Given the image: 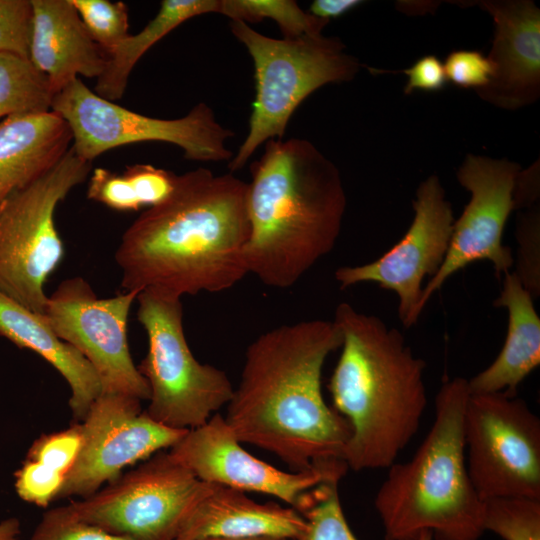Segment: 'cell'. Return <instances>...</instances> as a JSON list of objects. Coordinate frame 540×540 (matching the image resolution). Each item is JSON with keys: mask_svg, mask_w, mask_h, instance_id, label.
<instances>
[{"mask_svg": "<svg viewBox=\"0 0 540 540\" xmlns=\"http://www.w3.org/2000/svg\"><path fill=\"white\" fill-rule=\"evenodd\" d=\"M79 423L80 451L58 499L93 495L128 466L170 449L187 432L158 423L139 399L119 393L102 392Z\"/></svg>", "mask_w": 540, "mask_h": 540, "instance_id": "13", "label": "cell"}, {"mask_svg": "<svg viewBox=\"0 0 540 540\" xmlns=\"http://www.w3.org/2000/svg\"><path fill=\"white\" fill-rule=\"evenodd\" d=\"M341 344L335 323L322 319L284 324L250 343L225 416L237 439L292 471L344 461L351 428L321 387L324 363Z\"/></svg>", "mask_w": 540, "mask_h": 540, "instance_id": "1", "label": "cell"}, {"mask_svg": "<svg viewBox=\"0 0 540 540\" xmlns=\"http://www.w3.org/2000/svg\"><path fill=\"white\" fill-rule=\"evenodd\" d=\"M219 13L247 24L268 18L278 25L285 39L320 35L329 22L302 10L293 0H220Z\"/></svg>", "mask_w": 540, "mask_h": 540, "instance_id": "26", "label": "cell"}, {"mask_svg": "<svg viewBox=\"0 0 540 540\" xmlns=\"http://www.w3.org/2000/svg\"><path fill=\"white\" fill-rule=\"evenodd\" d=\"M338 484L337 480L329 481L309 492L301 513L306 525L294 540H358L344 515Z\"/></svg>", "mask_w": 540, "mask_h": 540, "instance_id": "28", "label": "cell"}, {"mask_svg": "<svg viewBox=\"0 0 540 540\" xmlns=\"http://www.w3.org/2000/svg\"><path fill=\"white\" fill-rule=\"evenodd\" d=\"M305 525V517L292 507L259 503L245 492L205 482L175 540L260 537L294 540Z\"/></svg>", "mask_w": 540, "mask_h": 540, "instance_id": "18", "label": "cell"}, {"mask_svg": "<svg viewBox=\"0 0 540 540\" xmlns=\"http://www.w3.org/2000/svg\"><path fill=\"white\" fill-rule=\"evenodd\" d=\"M51 110L66 121L71 148L87 162L123 145L152 141L176 145L194 161L229 162L233 157L226 144L233 131L203 102L183 117L155 118L100 97L76 78L54 94Z\"/></svg>", "mask_w": 540, "mask_h": 540, "instance_id": "9", "label": "cell"}, {"mask_svg": "<svg viewBox=\"0 0 540 540\" xmlns=\"http://www.w3.org/2000/svg\"><path fill=\"white\" fill-rule=\"evenodd\" d=\"M32 24L31 0H0V54L29 59Z\"/></svg>", "mask_w": 540, "mask_h": 540, "instance_id": "33", "label": "cell"}, {"mask_svg": "<svg viewBox=\"0 0 540 540\" xmlns=\"http://www.w3.org/2000/svg\"><path fill=\"white\" fill-rule=\"evenodd\" d=\"M533 299L514 272L504 274L493 304L507 309V334L494 361L468 380L471 394H517L518 386L539 366L540 318Z\"/></svg>", "mask_w": 540, "mask_h": 540, "instance_id": "21", "label": "cell"}, {"mask_svg": "<svg viewBox=\"0 0 540 540\" xmlns=\"http://www.w3.org/2000/svg\"><path fill=\"white\" fill-rule=\"evenodd\" d=\"M136 300L137 319L148 338L147 354L137 366L150 390L144 411L175 429L204 424L228 404L232 383L224 371L200 363L193 355L185 337L180 297L147 288Z\"/></svg>", "mask_w": 540, "mask_h": 540, "instance_id": "7", "label": "cell"}, {"mask_svg": "<svg viewBox=\"0 0 540 540\" xmlns=\"http://www.w3.org/2000/svg\"><path fill=\"white\" fill-rule=\"evenodd\" d=\"M240 444L225 417L215 413L204 424L187 430L168 452L202 482L273 496L300 513L311 490L340 481L348 469L344 461H336L283 471L254 457Z\"/></svg>", "mask_w": 540, "mask_h": 540, "instance_id": "16", "label": "cell"}, {"mask_svg": "<svg viewBox=\"0 0 540 540\" xmlns=\"http://www.w3.org/2000/svg\"><path fill=\"white\" fill-rule=\"evenodd\" d=\"M521 170L518 163L508 159L473 154L465 158L456 176L470 192V200L454 221L441 267L423 287L420 313L449 278L474 262H491L497 278L510 271L514 258L503 244V233L514 210V188Z\"/></svg>", "mask_w": 540, "mask_h": 540, "instance_id": "14", "label": "cell"}, {"mask_svg": "<svg viewBox=\"0 0 540 540\" xmlns=\"http://www.w3.org/2000/svg\"><path fill=\"white\" fill-rule=\"evenodd\" d=\"M414 217L401 240L379 258L335 271L341 289L374 282L398 297V315L406 328L419 316L423 282L441 267L450 243L454 217L445 190L436 175L422 181L413 201Z\"/></svg>", "mask_w": 540, "mask_h": 540, "instance_id": "15", "label": "cell"}, {"mask_svg": "<svg viewBox=\"0 0 540 540\" xmlns=\"http://www.w3.org/2000/svg\"><path fill=\"white\" fill-rule=\"evenodd\" d=\"M138 291L98 298L82 277L63 280L48 296L43 317L98 375L102 392L148 400L150 390L130 354L127 322Z\"/></svg>", "mask_w": 540, "mask_h": 540, "instance_id": "12", "label": "cell"}, {"mask_svg": "<svg viewBox=\"0 0 540 540\" xmlns=\"http://www.w3.org/2000/svg\"><path fill=\"white\" fill-rule=\"evenodd\" d=\"M230 31L248 50L255 79L249 130L228 162L232 173L262 143L284 138L290 118L310 94L330 83L351 81L361 64L346 52L338 37L320 34L275 39L242 21H231Z\"/></svg>", "mask_w": 540, "mask_h": 540, "instance_id": "6", "label": "cell"}, {"mask_svg": "<svg viewBox=\"0 0 540 540\" xmlns=\"http://www.w3.org/2000/svg\"><path fill=\"white\" fill-rule=\"evenodd\" d=\"M333 322L342 344L328 389L351 428L343 460L354 471L389 468L427 407L426 364L397 329L349 303L336 307Z\"/></svg>", "mask_w": 540, "mask_h": 540, "instance_id": "4", "label": "cell"}, {"mask_svg": "<svg viewBox=\"0 0 540 540\" xmlns=\"http://www.w3.org/2000/svg\"><path fill=\"white\" fill-rule=\"evenodd\" d=\"M199 540H285V539L260 537V538H205V539H199Z\"/></svg>", "mask_w": 540, "mask_h": 540, "instance_id": "39", "label": "cell"}, {"mask_svg": "<svg viewBox=\"0 0 540 540\" xmlns=\"http://www.w3.org/2000/svg\"><path fill=\"white\" fill-rule=\"evenodd\" d=\"M91 38L104 50H111L128 34V7L109 0H70Z\"/></svg>", "mask_w": 540, "mask_h": 540, "instance_id": "29", "label": "cell"}, {"mask_svg": "<svg viewBox=\"0 0 540 540\" xmlns=\"http://www.w3.org/2000/svg\"><path fill=\"white\" fill-rule=\"evenodd\" d=\"M418 540H433L432 535L429 532H424L420 535Z\"/></svg>", "mask_w": 540, "mask_h": 540, "instance_id": "40", "label": "cell"}, {"mask_svg": "<svg viewBox=\"0 0 540 540\" xmlns=\"http://www.w3.org/2000/svg\"><path fill=\"white\" fill-rule=\"evenodd\" d=\"M54 93L29 59L0 54V119L51 110Z\"/></svg>", "mask_w": 540, "mask_h": 540, "instance_id": "25", "label": "cell"}, {"mask_svg": "<svg viewBox=\"0 0 540 540\" xmlns=\"http://www.w3.org/2000/svg\"><path fill=\"white\" fill-rule=\"evenodd\" d=\"M15 491L23 501L47 507L58 499L65 476L47 466L25 459L14 474Z\"/></svg>", "mask_w": 540, "mask_h": 540, "instance_id": "34", "label": "cell"}, {"mask_svg": "<svg viewBox=\"0 0 540 540\" xmlns=\"http://www.w3.org/2000/svg\"><path fill=\"white\" fill-rule=\"evenodd\" d=\"M177 175L151 164L127 166L122 173L105 168L92 171L87 198L117 211H139L163 201Z\"/></svg>", "mask_w": 540, "mask_h": 540, "instance_id": "24", "label": "cell"}, {"mask_svg": "<svg viewBox=\"0 0 540 540\" xmlns=\"http://www.w3.org/2000/svg\"><path fill=\"white\" fill-rule=\"evenodd\" d=\"M81 442V425L76 422L65 430L36 439L30 446L26 459L39 462L66 478L77 459Z\"/></svg>", "mask_w": 540, "mask_h": 540, "instance_id": "32", "label": "cell"}, {"mask_svg": "<svg viewBox=\"0 0 540 540\" xmlns=\"http://www.w3.org/2000/svg\"><path fill=\"white\" fill-rule=\"evenodd\" d=\"M518 217L516 228L517 258L514 273L526 290L536 298L540 294V219L539 206Z\"/></svg>", "mask_w": 540, "mask_h": 540, "instance_id": "30", "label": "cell"}, {"mask_svg": "<svg viewBox=\"0 0 540 540\" xmlns=\"http://www.w3.org/2000/svg\"><path fill=\"white\" fill-rule=\"evenodd\" d=\"M247 182L199 167L126 229L115 252L123 291L217 293L248 274Z\"/></svg>", "mask_w": 540, "mask_h": 540, "instance_id": "2", "label": "cell"}, {"mask_svg": "<svg viewBox=\"0 0 540 540\" xmlns=\"http://www.w3.org/2000/svg\"><path fill=\"white\" fill-rule=\"evenodd\" d=\"M91 168L70 147L45 175L0 203V292L36 313L43 314L46 281L64 256L56 208Z\"/></svg>", "mask_w": 540, "mask_h": 540, "instance_id": "8", "label": "cell"}, {"mask_svg": "<svg viewBox=\"0 0 540 540\" xmlns=\"http://www.w3.org/2000/svg\"><path fill=\"white\" fill-rule=\"evenodd\" d=\"M468 380L443 381L435 398V418L411 459L393 463L374 506L385 540H479L484 534V501L467 471L464 413Z\"/></svg>", "mask_w": 540, "mask_h": 540, "instance_id": "5", "label": "cell"}, {"mask_svg": "<svg viewBox=\"0 0 540 540\" xmlns=\"http://www.w3.org/2000/svg\"><path fill=\"white\" fill-rule=\"evenodd\" d=\"M408 77L405 94L414 90L438 91L447 81L443 63L434 55L418 59L410 68L403 70Z\"/></svg>", "mask_w": 540, "mask_h": 540, "instance_id": "36", "label": "cell"}, {"mask_svg": "<svg viewBox=\"0 0 540 540\" xmlns=\"http://www.w3.org/2000/svg\"><path fill=\"white\" fill-rule=\"evenodd\" d=\"M220 0H163L156 16L137 34L128 35L107 51L103 73L94 92L115 102L123 97L128 78L140 58L183 22L208 13H219Z\"/></svg>", "mask_w": 540, "mask_h": 540, "instance_id": "23", "label": "cell"}, {"mask_svg": "<svg viewBox=\"0 0 540 540\" xmlns=\"http://www.w3.org/2000/svg\"><path fill=\"white\" fill-rule=\"evenodd\" d=\"M0 336L19 348L31 350L51 364L69 385V406L81 422L102 393L91 364L70 344L60 339L42 314L31 311L0 292Z\"/></svg>", "mask_w": 540, "mask_h": 540, "instance_id": "22", "label": "cell"}, {"mask_svg": "<svg viewBox=\"0 0 540 540\" xmlns=\"http://www.w3.org/2000/svg\"><path fill=\"white\" fill-rule=\"evenodd\" d=\"M246 205L248 274L295 285L335 247L346 210L337 166L306 139H272L251 165Z\"/></svg>", "mask_w": 540, "mask_h": 540, "instance_id": "3", "label": "cell"}, {"mask_svg": "<svg viewBox=\"0 0 540 540\" xmlns=\"http://www.w3.org/2000/svg\"><path fill=\"white\" fill-rule=\"evenodd\" d=\"M468 475L479 497L540 499V419L517 394H471L464 413Z\"/></svg>", "mask_w": 540, "mask_h": 540, "instance_id": "10", "label": "cell"}, {"mask_svg": "<svg viewBox=\"0 0 540 540\" xmlns=\"http://www.w3.org/2000/svg\"><path fill=\"white\" fill-rule=\"evenodd\" d=\"M21 522L16 517L0 521V540H21Z\"/></svg>", "mask_w": 540, "mask_h": 540, "instance_id": "38", "label": "cell"}, {"mask_svg": "<svg viewBox=\"0 0 540 540\" xmlns=\"http://www.w3.org/2000/svg\"><path fill=\"white\" fill-rule=\"evenodd\" d=\"M443 66L447 80L459 87L475 90L485 87L493 73L489 59L474 50L451 52Z\"/></svg>", "mask_w": 540, "mask_h": 540, "instance_id": "35", "label": "cell"}, {"mask_svg": "<svg viewBox=\"0 0 540 540\" xmlns=\"http://www.w3.org/2000/svg\"><path fill=\"white\" fill-rule=\"evenodd\" d=\"M29 60L57 93L79 76L98 78L104 50L91 38L70 0H31Z\"/></svg>", "mask_w": 540, "mask_h": 540, "instance_id": "19", "label": "cell"}, {"mask_svg": "<svg viewBox=\"0 0 540 540\" xmlns=\"http://www.w3.org/2000/svg\"><path fill=\"white\" fill-rule=\"evenodd\" d=\"M205 482L158 452L93 495L69 504L82 520L131 540H175Z\"/></svg>", "mask_w": 540, "mask_h": 540, "instance_id": "11", "label": "cell"}, {"mask_svg": "<svg viewBox=\"0 0 540 540\" xmlns=\"http://www.w3.org/2000/svg\"><path fill=\"white\" fill-rule=\"evenodd\" d=\"M483 528L503 540H540V499L495 497L485 500Z\"/></svg>", "mask_w": 540, "mask_h": 540, "instance_id": "27", "label": "cell"}, {"mask_svg": "<svg viewBox=\"0 0 540 540\" xmlns=\"http://www.w3.org/2000/svg\"><path fill=\"white\" fill-rule=\"evenodd\" d=\"M30 540H131L80 519L68 505L46 511Z\"/></svg>", "mask_w": 540, "mask_h": 540, "instance_id": "31", "label": "cell"}, {"mask_svg": "<svg viewBox=\"0 0 540 540\" xmlns=\"http://www.w3.org/2000/svg\"><path fill=\"white\" fill-rule=\"evenodd\" d=\"M363 3L359 0H315L310 5L309 13L315 17L330 20L339 17Z\"/></svg>", "mask_w": 540, "mask_h": 540, "instance_id": "37", "label": "cell"}, {"mask_svg": "<svg viewBox=\"0 0 540 540\" xmlns=\"http://www.w3.org/2000/svg\"><path fill=\"white\" fill-rule=\"evenodd\" d=\"M71 145L68 124L52 110L3 119L0 122V203L45 175Z\"/></svg>", "mask_w": 540, "mask_h": 540, "instance_id": "20", "label": "cell"}, {"mask_svg": "<svg viewBox=\"0 0 540 540\" xmlns=\"http://www.w3.org/2000/svg\"><path fill=\"white\" fill-rule=\"evenodd\" d=\"M492 16L494 37L487 58L493 73L478 96L502 109L515 110L540 95V10L529 0L481 1Z\"/></svg>", "mask_w": 540, "mask_h": 540, "instance_id": "17", "label": "cell"}]
</instances>
